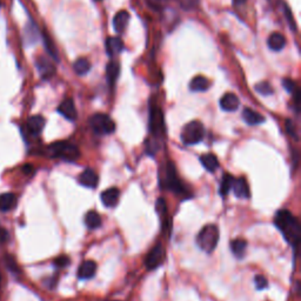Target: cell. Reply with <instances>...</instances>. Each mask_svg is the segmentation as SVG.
I'll use <instances>...</instances> for the list:
<instances>
[{
	"mask_svg": "<svg viewBox=\"0 0 301 301\" xmlns=\"http://www.w3.org/2000/svg\"><path fill=\"white\" fill-rule=\"evenodd\" d=\"M275 226L280 229L282 234H284L285 239L297 247L298 240H299L300 235V225L299 221L290 211L287 210H280L276 212L274 218Z\"/></svg>",
	"mask_w": 301,
	"mask_h": 301,
	"instance_id": "obj_1",
	"label": "cell"
},
{
	"mask_svg": "<svg viewBox=\"0 0 301 301\" xmlns=\"http://www.w3.org/2000/svg\"><path fill=\"white\" fill-rule=\"evenodd\" d=\"M46 154L53 159L75 161L80 156V150L75 145L69 143V141H55V143L47 146Z\"/></svg>",
	"mask_w": 301,
	"mask_h": 301,
	"instance_id": "obj_2",
	"label": "cell"
},
{
	"mask_svg": "<svg viewBox=\"0 0 301 301\" xmlns=\"http://www.w3.org/2000/svg\"><path fill=\"white\" fill-rule=\"evenodd\" d=\"M219 241V229L216 225H206L196 236V244L204 252L212 253Z\"/></svg>",
	"mask_w": 301,
	"mask_h": 301,
	"instance_id": "obj_3",
	"label": "cell"
},
{
	"mask_svg": "<svg viewBox=\"0 0 301 301\" xmlns=\"http://www.w3.org/2000/svg\"><path fill=\"white\" fill-rule=\"evenodd\" d=\"M205 137L204 125L200 121H191L184 126L181 131V140L187 146L195 145L199 144Z\"/></svg>",
	"mask_w": 301,
	"mask_h": 301,
	"instance_id": "obj_4",
	"label": "cell"
},
{
	"mask_svg": "<svg viewBox=\"0 0 301 301\" xmlns=\"http://www.w3.org/2000/svg\"><path fill=\"white\" fill-rule=\"evenodd\" d=\"M161 187L162 188H167L173 191L176 194H186V188L185 186L183 185L179 178L177 176V171L176 167H174L173 162H168L166 165V172H165V177L164 179L161 180Z\"/></svg>",
	"mask_w": 301,
	"mask_h": 301,
	"instance_id": "obj_5",
	"label": "cell"
},
{
	"mask_svg": "<svg viewBox=\"0 0 301 301\" xmlns=\"http://www.w3.org/2000/svg\"><path fill=\"white\" fill-rule=\"evenodd\" d=\"M90 126L97 134H111L115 131L114 121L104 113L92 115L90 118Z\"/></svg>",
	"mask_w": 301,
	"mask_h": 301,
	"instance_id": "obj_6",
	"label": "cell"
},
{
	"mask_svg": "<svg viewBox=\"0 0 301 301\" xmlns=\"http://www.w3.org/2000/svg\"><path fill=\"white\" fill-rule=\"evenodd\" d=\"M165 258V250L162 247L161 244H156L152 250L150 251V253L146 257V267L147 269H155L159 265H161L162 261Z\"/></svg>",
	"mask_w": 301,
	"mask_h": 301,
	"instance_id": "obj_7",
	"label": "cell"
},
{
	"mask_svg": "<svg viewBox=\"0 0 301 301\" xmlns=\"http://www.w3.org/2000/svg\"><path fill=\"white\" fill-rule=\"evenodd\" d=\"M80 185L87 187V188H96L99 183V177L92 168H86L78 178Z\"/></svg>",
	"mask_w": 301,
	"mask_h": 301,
	"instance_id": "obj_8",
	"label": "cell"
},
{
	"mask_svg": "<svg viewBox=\"0 0 301 301\" xmlns=\"http://www.w3.org/2000/svg\"><path fill=\"white\" fill-rule=\"evenodd\" d=\"M58 112L60 113L61 115L65 116L66 119H69V120L73 121L75 120L76 116H78V113H76L75 103H73L72 99H65L63 101V103L60 104L59 107H58Z\"/></svg>",
	"mask_w": 301,
	"mask_h": 301,
	"instance_id": "obj_9",
	"label": "cell"
},
{
	"mask_svg": "<svg viewBox=\"0 0 301 301\" xmlns=\"http://www.w3.org/2000/svg\"><path fill=\"white\" fill-rule=\"evenodd\" d=\"M119 196H120V191L116 187H111L109 189H105L101 193L100 199L104 206L106 207H113L116 205V202L119 200Z\"/></svg>",
	"mask_w": 301,
	"mask_h": 301,
	"instance_id": "obj_10",
	"label": "cell"
},
{
	"mask_svg": "<svg viewBox=\"0 0 301 301\" xmlns=\"http://www.w3.org/2000/svg\"><path fill=\"white\" fill-rule=\"evenodd\" d=\"M27 130L32 136H39L45 127V119L41 115H33L27 120Z\"/></svg>",
	"mask_w": 301,
	"mask_h": 301,
	"instance_id": "obj_11",
	"label": "cell"
},
{
	"mask_svg": "<svg viewBox=\"0 0 301 301\" xmlns=\"http://www.w3.org/2000/svg\"><path fill=\"white\" fill-rule=\"evenodd\" d=\"M233 192L236 198L240 199H246L250 196V186H248L247 181L245 178H238V179H234V183H233Z\"/></svg>",
	"mask_w": 301,
	"mask_h": 301,
	"instance_id": "obj_12",
	"label": "cell"
},
{
	"mask_svg": "<svg viewBox=\"0 0 301 301\" xmlns=\"http://www.w3.org/2000/svg\"><path fill=\"white\" fill-rule=\"evenodd\" d=\"M97 272V263L93 260H86L79 266L78 276L79 279H91Z\"/></svg>",
	"mask_w": 301,
	"mask_h": 301,
	"instance_id": "obj_13",
	"label": "cell"
},
{
	"mask_svg": "<svg viewBox=\"0 0 301 301\" xmlns=\"http://www.w3.org/2000/svg\"><path fill=\"white\" fill-rule=\"evenodd\" d=\"M18 198L14 193L7 192L0 194V212H10L15 208Z\"/></svg>",
	"mask_w": 301,
	"mask_h": 301,
	"instance_id": "obj_14",
	"label": "cell"
},
{
	"mask_svg": "<svg viewBox=\"0 0 301 301\" xmlns=\"http://www.w3.org/2000/svg\"><path fill=\"white\" fill-rule=\"evenodd\" d=\"M131 15L127 11H120L115 14L114 19H113V27H114L115 32L122 33L127 27L130 23Z\"/></svg>",
	"mask_w": 301,
	"mask_h": 301,
	"instance_id": "obj_15",
	"label": "cell"
},
{
	"mask_svg": "<svg viewBox=\"0 0 301 301\" xmlns=\"http://www.w3.org/2000/svg\"><path fill=\"white\" fill-rule=\"evenodd\" d=\"M239 98L233 93H226L225 96L220 99L221 109L226 112H233V111L238 110L239 107Z\"/></svg>",
	"mask_w": 301,
	"mask_h": 301,
	"instance_id": "obj_16",
	"label": "cell"
},
{
	"mask_svg": "<svg viewBox=\"0 0 301 301\" xmlns=\"http://www.w3.org/2000/svg\"><path fill=\"white\" fill-rule=\"evenodd\" d=\"M36 65H37V69H38V71L40 72V75L44 79L51 78V76L53 75V73L55 71L54 66L52 65L51 61L46 59V58H44V57L39 58V59L37 60Z\"/></svg>",
	"mask_w": 301,
	"mask_h": 301,
	"instance_id": "obj_17",
	"label": "cell"
},
{
	"mask_svg": "<svg viewBox=\"0 0 301 301\" xmlns=\"http://www.w3.org/2000/svg\"><path fill=\"white\" fill-rule=\"evenodd\" d=\"M161 128H162L161 112L153 107L152 111H150V130L153 134H159L160 133Z\"/></svg>",
	"mask_w": 301,
	"mask_h": 301,
	"instance_id": "obj_18",
	"label": "cell"
},
{
	"mask_svg": "<svg viewBox=\"0 0 301 301\" xmlns=\"http://www.w3.org/2000/svg\"><path fill=\"white\" fill-rule=\"evenodd\" d=\"M124 48V42L119 37H110L106 40V51L111 57L119 54Z\"/></svg>",
	"mask_w": 301,
	"mask_h": 301,
	"instance_id": "obj_19",
	"label": "cell"
},
{
	"mask_svg": "<svg viewBox=\"0 0 301 301\" xmlns=\"http://www.w3.org/2000/svg\"><path fill=\"white\" fill-rule=\"evenodd\" d=\"M267 44H268V47L271 48L272 51H281L282 48L285 47V45H286V38H285L281 33L274 32L269 36Z\"/></svg>",
	"mask_w": 301,
	"mask_h": 301,
	"instance_id": "obj_20",
	"label": "cell"
},
{
	"mask_svg": "<svg viewBox=\"0 0 301 301\" xmlns=\"http://www.w3.org/2000/svg\"><path fill=\"white\" fill-rule=\"evenodd\" d=\"M242 118L248 125H260L265 121V116L251 109H245L242 112Z\"/></svg>",
	"mask_w": 301,
	"mask_h": 301,
	"instance_id": "obj_21",
	"label": "cell"
},
{
	"mask_svg": "<svg viewBox=\"0 0 301 301\" xmlns=\"http://www.w3.org/2000/svg\"><path fill=\"white\" fill-rule=\"evenodd\" d=\"M189 87H191V90L194 92L207 91L208 88H210V81H208V79L205 78V76L196 75L192 79L191 84H189Z\"/></svg>",
	"mask_w": 301,
	"mask_h": 301,
	"instance_id": "obj_22",
	"label": "cell"
},
{
	"mask_svg": "<svg viewBox=\"0 0 301 301\" xmlns=\"http://www.w3.org/2000/svg\"><path fill=\"white\" fill-rule=\"evenodd\" d=\"M200 161L202 166H204L208 172H214L216 170H218V167H219V160H218L217 156L212 154V153H207V154L201 155Z\"/></svg>",
	"mask_w": 301,
	"mask_h": 301,
	"instance_id": "obj_23",
	"label": "cell"
},
{
	"mask_svg": "<svg viewBox=\"0 0 301 301\" xmlns=\"http://www.w3.org/2000/svg\"><path fill=\"white\" fill-rule=\"evenodd\" d=\"M85 224L90 229H96L101 226V217L96 211H88L85 216Z\"/></svg>",
	"mask_w": 301,
	"mask_h": 301,
	"instance_id": "obj_24",
	"label": "cell"
},
{
	"mask_svg": "<svg viewBox=\"0 0 301 301\" xmlns=\"http://www.w3.org/2000/svg\"><path fill=\"white\" fill-rule=\"evenodd\" d=\"M119 72H120V67L116 61H111L107 65L106 69V75H107V80L110 82V86L114 85V82L119 76Z\"/></svg>",
	"mask_w": 301,
	"mask_h": 301,
	"instance_id": "obj_25",
	"label": "cell"
},
{
	"mask_svg": "<svg viewBox=\"0 0 301 301\" xmlns=\"http://www.w3.org/2000/svg\"><path fill=\"white\" fill-rule=\"evenodd\" d=\"M73 70L78 75H87L88 71L91 70V63L86 58H79L73 64Z\"/></svg>",
	"mask_w": 301,
	"mask_h": 301,
	"instance_id": "obj_26",
	"label": "cell"
},
{
	"mask_svg": "<svg viewBox=\"0 0 301 301\" xmlns=\"http://www.w3.org/2000/svg\"><path fill=\"white\" fill-rule=\"evenodd\" d=\"M246 247L247 241L244 240V239H235V240H232L231 242V250L233 254L238 258H242L245 252H246Z\"/></svg>",
	"mask_w": 301,
	"mask_h": 301,
	"instance_id": "obj_27",
	"label": "cell"
},
{
	"mask_svg": "<svg viewBox=\"0 0 301 301\" xmlns=\"http://www.w3.org/2000/svg\"><path fill=\"white\" fill-rule=\"evenodd\" d=\"M233 183H234V178H233L229 173H225L223 177V180H221L220 184V194L223 196H226L228 194V192L231 191Z\"/></svg>",
	"mask_w": 301,
	"mask_h": 301,
	"instance_id": "obj_28",
	"label": "cell"
},
{
	"mask_svg": "<svg viewBox=\"0 0 301 301\" xmlns=\"http://www.w3.org/2000/svg\"><path fill=\"white\" fill-rule=\"evenodd\" d=\"M256 91L259 94H261V96H271V94H273V92H274L272 86L267 81L259 82V84L256 86Z\"/></svg>",
	"mask_w": 301,
	"mask_h": 301,
	"instance_id": "obj_29",
	"label": "cell"
},
{
	"mask_svg": "<svg viewBox=\"0 0 301 301\" xmlns=\"http://www.w3.org/2000/svg\"><path fill=\"white\" fill-rule=\"evenodd\" d=\"M4 263L6 267H7L12 273H20V268L19 266H18L17 261H15L13 256H11V254H6L4 258Z\"/></svg>",
	"mask_w": 301,
	"mask_h": 301,
	"instance_id": "obj_30",
	"label": "cell"
},
{
	"mask_svg": "<svg viewBox=\"0 0 301 301\" xmlns=\"http://www.w3.org/2000/svg\"><path fill=\"white\" fill-rule=\"evenodd\" d=\"M147 5L150 8H152L153 11H161L165 7L167 0H146Z\"/></svg>",
	"mask_w": 301,
	"mask_h": 301,
	"instance_id": "obj_31",
	"label": "cell"
},
{
	"mask_svg": "<svg viewBox=\"0 0 301 301\" xmlns=\"http://www.w3.org/2000/svg\"><path fill=\"white\" fill-rule=\"evenodd\" d=\"M44 41H45L46 50H47L48 53H50V54L52 55V57L54 58V59H58V53H57V51H55V48H54V46H53V42L51 41L50 37L45 35V37H44Z\"/></svg>",
	"mask_w": 301,
	"mask_h": 301,
	"instance_id": "obj_32",
	"label": "cell"
},
{
	"mask_svg": "<svg viewBox=\"0 0 301 301\" xmlns=\"http://www.w3.org/2000/svg\"><path fill=\"white\" fill-rule=\"evenodd\" d=\"M254 282H256L257 290L259 291L266 290L267 286H268V281H267V279L263 275H257L256 279H254Z\"/></svg>",
	"mask_w": 301,
	"mask_h": 301,
	"instance_id": "obj_33",
	"label": "cell"
},
{
	"mask_svg": "<svg viewBox=\"0 0 301 301\" xmlns=\"http://www.w3.org/2000/svg\"><path fill=\"white\" fill-rule=\"evenodd\" d=\"M53 263H54V266L58 267V268H64V267L70 265V258L67 256H60V257L55 258Z\"/></svg>",
	"mask_w": 301,
	"mask_h": 301,
	"instance_id": "obj_34",
	"label": "cell"
},
{
	"mask_svg": "<svg viewBox=\"0 0 301 301\" xmlns=\"http://www.w3.org/2000/svg\"><path fill=\"white\" fill-rule=\"evenodd\" d=\"M285 14H286L287 21H288V24H290L291 29L293 31H297V25H296V21H294V19H293V14H292L290 7H288L287 5H285Z\"/></svg>",
	"mask_w": 301,
	"mask_h": 301,
	"instance_id": "obj_35",
	"label": "cell"
},
{
	"mask_svg": "<svg viewBox=\"0 0 301 301\" xmlns=\"http://www.w3.org/2000/svg\"><path fill=\"white\" fill-rule=\"evenodd\" d=\"M156 211H158L159 216L164 218V216H166V211H167V208H166V204L165 200L162 198H159L158 200H156Z\"/></svg>",
	"mask_w": 301,
	"mask_h": 301,
	"instance_id": "obj_36",
	"label": "cell"
},
{
	"mask_svg": "<svg viewBox=\"0 0 301 301\" xmlns=\"http://www.w3.org/2000/svg\"><path fill=\"white\" fill-rule=\"evenodd\" d=\"M282 86H284V87L286 88V91L290 92V93H294V92H296V90H297L296 82L292 80V79H288V78L282 80Z\"/></svg>",
	"mask_w": 301,
	"mask_h": 301,
	"instance_id": "obj_37",
	"label": "cell"
},
{
	"mask_svg": "<svg viewBox=\"0 0 301 301\" xmlns=\"http://www.w3.org/2000/svg\"><path fill=\"white\" fill-rule=\"evenodd\" d=\"M286 130L288 132V134H290L291 137L297 138V133H296V127H294L293 121L290 120V119H287L286 120Z\"/></svg>",
	"mask_w": 301,
	"mask_h": 301,
	"instance_id": "obj_38",
	"label": "cell"
},
{
	"mask_svg": "<svg viewBox=\"0 0 301 301\" xmlns=\"http://www.w3.org/2000/svg\"><path fill=\"white\" fill-rule=\"evenodd\" d=\"M10 240V233L7 229L0 228V244H6Z\"/></svg>",
	"mask_w": 301,
	"mask_h": 301,
	"instance_id": "obj_39",
	"label": "cell"
},
{
	"mask_svg": "<svg viewBox=\"0 0 301 301\" xmlns=\"http://www.w3.org/2000/svg\"><path fill=\"white\" fill-rule=\"evenodd\" d=\"M23 170H24V172H25V173H32V172H33V167H32V166H31L30 164H27V165L24 166Z\"/></svg>",
	"mask_w": 301,
	"mask_h": 301,
	"instance_id": "obj_40",
	"label": "cell"
},
{
	"mask_svg": "<svg viewBox=\"0 0 301 301\" xmlns=\"http://www.w3.org/2000/svg\"><path fill=\"white\" fill-rule=\"evenodd\" d=\"M246 4V0H234V5L239 6V5H244Z\"/></svg>",
	"mask_w": 301,
	"mask_h": 301,
	"instance_id": "obj_41",
	"label": "cell"
},
{
	"mask_svg": "<svg viewBox=\"0 0 301 301\" xmlns=\"http://www.w3.org/2000/svg\"><path fill=\"white\" fill-rule=\"evenodd\" d=\"M115 301H119V300H115Z\"/></svg>",
	"mask_w": 301,
	"mask_h": 301,
	"instance_id": "obj_42",
	"label": "cell"
}]
</instances>
